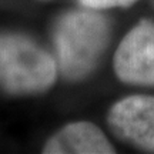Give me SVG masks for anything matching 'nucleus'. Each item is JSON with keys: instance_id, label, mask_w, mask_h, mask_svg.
<instances>
[{"instance_id": "obj_1", "label": "nucleus", "mask_w": 154, "mask_h": 154, "mask_svg": "<svg viewBox=\"0 0 154 154\" xmlns=\"http://www.w3.org/2000/svg\"><path fill=\"white\" fill-rule=\"evenodd\" d=\"M110 37V26L97 11H72L61 17L54 33L63 76L80 80L97 66Z\"/></svg>"}, {"instance_id": "obj_2", "label": "nucleus", "mask_w": 154, "mask_h": 154, "mask_svg": "<svg viewBox=\"0 0 154 154\" xmlns=\"http://www.w3.org/2000/svg\"><path fill=\"white\" fill-rule=\"evenodd\" d=\"M54 80L56 63L46 50L24 36H0V87L32 94L47 90Z\"/></svg>"}, {"instance_id": "obj_3", "label": "nucleus", "mask_w": 154, "mask_h": 154, "mask_svg": "<svg viewBox=\"0 0 154 154\" xmlns=\"http://www.w3.org/2000/svg\"><path fill=\"white\" fill-rule=\"evenodd\" d=\"M120 80L138 86H154V24L141 22L121 40L114 57Z\"/></svg>"}, {"instance_id": "obj_4", "label": "nucleus", "mask_w": 154, "mask_h": 154, "mask_svg": "<svg viewBox=\"0 0 154 154\" xmlns=\"http://www.w3.org/2000/svg\"><path fill=\"white\" fill-rule=\"evenodd\" d=\"M107 121L117 137L154 153V96L136 94L117 101Z\"/></svg>"}, {"instance_id": "obj_5", "label": "nucleus", "mask_w": 154, "mask_h": 154, "mask_svg": "<svg viewBox=\"0 0 154 154\" xmlns=\"http://www.w3.org/2000/svg\"><path fill=\"white\" fill-rule=\"evenodd\" d=\"M47 154H111L114 149L97 126L73 123L50 138L43 149Z\"/></svg>"}, {"instance_id": "obj_6", "label": "nucleus", "mask_w": 154, "mask_h": 154, "mask_svg": "<svg viewBox=\"0 0 154 154\" xmlns=\"http://www.w3.org/2000/svg\"><path fill=\"white\" fill-rule=\"evenodd\" d=\"M83 6L88 9L100 10V9H110V7H126L137 0H80Z\"/></svg>"}]
</instances>
